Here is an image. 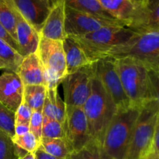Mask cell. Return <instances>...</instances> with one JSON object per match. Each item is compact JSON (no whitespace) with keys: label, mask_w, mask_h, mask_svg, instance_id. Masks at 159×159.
Segmentation results:
<instances>
[{"label":"cell","mask_w":159,"mask_h":159,"mask_svg":"<svg viewBox=\"0 0 159 159\" xmlns=\"http://www.w3.org/2000/svg\"><path fill=\"white\" fill-rule=\"evenodd\" d=\"M82 108L88 121L92 140L102 145L106 130L117 108L102 85L96 71L91 93Z\"/></svg>","instance_id":"cell-1"},{"label":"cell","mask_w":159,"mask_h":159,"mask_svg":"<svg viewBox=\"0 0 159 159\" xmlns=\"http://www.w3.org/2000/svg\"><path fill=\"white\" fill-rule=\"evenodd\" d=\"M131 57L148 66L159 65V30L140 29L128 40L99 55V58Z\"/></svg>","instance_id":"cell-2"},{"label":"cell","mask_w":159,"mask_h":159,"mask_svg":"<svg viewBox=\"0 0 159 159\" xmlns=\"http://www.w3.org/2000/svg\"><path fill=\"white\" fill-rule=\"evenodd\" d=\"M141 107L130 105L118 109L110 121L102 141V147L113 159H126L134 127Z\"/></svg>","instance_id":"cell-3"},{"label":"cell","mask_w":159,"mask_h":159,"mask_svg":"<svg viewBox=\"0 0 159 159\" xmlns=\"http://www.w3.org/2000/svg\"><path fill=\"white\" fill-rule=\"evenodd\" d=\"M114 60L123 87L130 104L141 107L145 102L152 99L147 65L131 57Z\"/></svg>","instance_id":"cell-4"},{"label":"cell","mask_w":159,"mask_h":159,"mask_svg":"<svg viewBox=\"0 0 159 159\" xmlns=\"http://www.w3.org/2000/svg\"><path fill=\"white\" fill-rule=\"evenodd\" d=\"M158 115L159 104L155 99L141 106L126 159H144L152 152Z\"/></svg>","instance_id":"cell-5"},{"label":"cell","mask_w":159,"mask_h":159,"mask_svg":"<svg viewBox=\"0 0 159 159\" xmlns=\"http://www.w3.org/2000/svg\"><path fill=\"white\" fill-rule=\"evenodd\" d=\"M134 33L135 30L126 26H108L86 35L72 37L79 42L89 57L95 62L101 54L125 43Z\"/></svg>","instance_id":"cell-6"},{"label":"cell","mask_w":159,"mask_h":159,"mask_svg":"<svg viewBox=\"0 0 159 159\" xmlns=\"http://www.w3.org/2000/svg\"><path fill=\"white\" fill-rule=\"evenodd\" d=\"M37 54L44 69L47 88L58 87L67 75V66L62 41L40 37Z\"/></svg>","instance_id":"cell-7"},{"label":"cell","mask_w":159,"mask_h":159,"mask_svg":"<svg viewBox=\"0 0 159 159\" xmlns=\"http://www.w3.org/2000/svg\"><path fill=\"white\" fill-rule=\"evenodd\" d=\"M95 75L94 63L68 74L61 84L64 101L67 106L82 107L88 99L92 90Z\"/></svg>","instance_id":"cell-8"},{"label":"cell","mask_w":159,"mask_h":159,"mask_svg":"<svg viewBox=\"0 0 159 159\" xmlns=\"http://www.w3.org/2000/svg\"><path fill=\"white\" fill-rule=\"evenodd\" d=\"M108 26H126L119 20H111L93 14L81 12L65 5V32L67 36L80 37Z\"/></svg>","instance_id":"cell-9"},{"label":"cell","mask_w":159,"mask_h":159,"mask_svg":"<svg viewBox=\"0 0 159 159\" xmlns=\"http://www.w3.org/2000/svg\"><path fill=\"white\" fill-rule=\"evenodd\" d=\"M94 67L96 75L117 110L131 105L123 87L114 59L110 57L99 58L94 62Z\"/></svg>","instance_id":"cell-10"},{"label":"cell","mask_w":159,"mask_h":159,"mask_svg":"<svg viewBox=\"0 0 159 159\" xmlns=\"http://www.w3.org/2000/svg\"><path fill=\"white\" fill-rule=\"evenodd\" d=\"M64 127L65 139L72 152L82 148L93 141L82 107L66 105V116Z\"/></svg>","instance_id":"cell-11"},{"label":"cell","mask_w":159,"mask_h":159,"mask_svg":"<svg viewBox=\"0 0 159 159\" xmlns=\"http://www.w3.org/2000/svg\"><path fill=\"white\" fill-rule=\"evenodd\" d=\"M101 6L114 18L133 30L143 29L145 23L144 5L131 0H98Z\"/></svg>","instance_id":"cell-12"},{"label":"cell","mask_w":159,"mask_h":159,"mask_svg":"<svg viewBox=\"0 0 159 159\" xmlns=\"http://www.w3.org/2000/svg\"><path fill=\"white\" fill-rule=\"evenodd\" d=\"M23 83L16 73L6 71L0 75L1 103L16 113L23 102Z\"/></svg>","instance_id":"cell-13"},{"label":"cell","mask_w":159,"mask_h":159,"mask_svg":"<svg viewBox=\"0 0 159 159\" xmlns=\"http://www.w3.org/2000/svg\"><path fill=\"white\" fill-rule=\"evenodd\" d=\"M12 2L15 9L40 34L52 6L44 0H12Z\"/></svg>","instance_id":"cell-14"},{"label":"cell","mask_w":159,"mask_h":159,"mask_svg":"<svg viewBox=\"0 0 159 159\" xmlns=\"http://www.w3.org/2000/svg\"><path fill=\"white\" fill-rule=\"evenodd\" d=\"M65 23V3L63 0H57L51 6L40 36L43 38L62 41L67 37Z\"/></svg>","instance_id":"cell-15"},{"label":"cell","mask_w":159,"mask_h":159,"mask_svg":"<svg viewBox=\"0 0 159 159\" xmlns=\"http://www.w3.org/2000/svg\"><path fill=\"white\" fill-rule=\"evenodd\" d=\"M16 41L23 57L36 53L40 43V34L15 9Z\"/></svg>","instance_id":"cell-16"},{"label":"cell","mask_w":159,"mask_h":159,"mask_svg":"<svg viewBox=\"0 0 159 159\" xmlns=\"http://www.w3.org/2000/svg\"><path fill=\"white\" fill-rule=\"evenodd\" d=\"M23 86L43 85L47 86L44 69L37 52L23 57L17 71Z\"/></svg>","instance_id":"cell-17"},{"label":"cell","mask_w":159,"mask_h":159,"mask_svg":"<svg viewBox=\"0 0 159 159\" xmlns=\"http://www.w3.org/2000/svg\"><path fill=\"white\" fill-rule=\"evenodd\" d=\"M62 45L66 61L67 75L94 63L74 37L67 36L62 40Z\"/></svg>","instance_id":"cell-18"},{"label":"cell","mask_w":159,"mask_h":159,"mask_svg":"<svg viewBox=\"0 0 159 159\" xmlns=\"http://www.w3.org/2000/svg\"><path fill=\"white\" fill-rule=\"evenodd\" d=\"M42 113L44 117L48 119L54 120L63 124L65 123L66 116V104L61 98L57 87L48 89L47 90Z\"/></svg>","instance_id":"cell-19"},{"label":"cell","mask_w":159,"mask_h":159,"mask_svg":"<svg viewBox=\"0 0 159 159\" xmlns=\"http://www.w3.org/2000/svg\"><path fill=\"white\" fill-rule=\"evenodd\" d=\"M67 6L75 10L93 14L111 20H118L109 13L98 0H63ZM120 21V20H119Z\"/></svg>","instance_id":"cell-20"},{"label":"cell","mask_w":159,"mask_h":159,"mask_svg":"<svg viewBox=\"0 0 159 159\" xmlns=\"http://www.w3.org/2000/svg\"><path fill=\"white\" fill-rule=\"evenodd\" d=\"M20 55L9 43L0 39V66L1 69L17 73L18 68L23 61Z\"/></svg>","instance_id":"cell-21"},{"label":"cell","mask_w":159,"mask_h":159,"mask_svg":"<svg viewBox=\"0 0 159 159\" xmlns=\"http://www.w3.org/2000/svg\"><path fill=\"white\" fill-rule=\"evenodd\" d=\"M46 85H35L23 86V102L33 111L42 110L47 95Z\"/></svg>","instance_id":"cell-22"},{"label":"cell","mask_w":159,"mask_h":159,"mask_svg":"<svg viewBox=\"0 0 159 159\" xmlns=\"http://www.w3.org/2000/svg\"><path fill=\"white\" fill-rule=\"evenodd\" d=\"M40 148L45 152L58 159H66L72 152L65 138H42Z\"/></svg>","instance_id":"cell-23"},{"label":"cell","mask_w":159,"mask_h":159,"mask_svg":"<svg viewBox=\"0 0 159 159\" xmlns=\"http://www.w3.org/2000/svg\"><path fill=\"white\" fill-rule=\"evenodd\" d=\"M66 159H113L97 141H91L79 150L71 152Z\"/></svg>","instance_id":"cell-24"},{"label":"cell","mask_w":159,"mask_h":159,"mask_svg":"<svg viewBox=\"0 0 159 159\" xmlns=\"http://www.w3.org/2000/svg\"><path fill=\"white\" fill-rule=\"evenodd\" d=\"M0 23L6 30L16 40V16L12 2L0 0Z\"/></svg>","instance_id":"cell-25"},{"label":"cell","mask_w":159,"mask_h":159,"mask_svg":"<svg viewBox=\"0 0 159 159\" xmlns=\"http://www.w3.org/2000/svg\"><path fill=\"white\" fill-rule=\"evenodd\" d=\"M145 23L143 29L159 30V0H145Z\"/></svg>","instance_id":"cell-26"},{"label":"cell","mask_w":159,"mask_h":159,"mask_svg":"<svg viewBox=\"0 0 159 159\" xmlns=\"http://www.w3.org/2000/svg\"><path fill=\"white\" fill-rule=\"evenodd\" d=\"M42 138H65V127L63 124L54 120L43 116L42 127Z\"/></svg>","instance_id":"cell-27"},{"label":"cell","mask_w":159,"mask_h":159,"mask_svg":"<svg viewBox=\"0 0 159 159\" xmlns=\"http://www.w3.org/2000/svg\"><path fill=\"white\" fill-rule=\"evenodd\" d=\"M12 139L14 144L29 153H35L40 146V141L30 131L23 134H15Z\"/></svg>","instance_id":"cell-28"},{"label":"cell","mask_w":159,"mask_h":159,"mask_svg":"<svg viewBox=\"0 0 159 159\" xmlns=\"http://www.w3.org/2000/svg\"><path fill=\"white\" fill-rule=\"evenodd\" d=\"M0 130L13 138L15 135V112L0 102Z\"/></svg>","instance_id":"cell-29"},{"label":"cell","mask_w":159,"mask_h":159,"mask_svg":"<svg viewBox=\"0 0 159 159\" xmlns=\"http://www.w3.org/2000/svg\"><path fill=\"white\" fill-rule=\"evenodd\" d=\"M0 159H18L11 137L0 130Z\"/></svg>","instance_id":"cell-30"},{"label":"cell","mask_w":159,"mask_h":159,"mask_svg":"<svg viewBox=\"0 0 159 159\" xmlns=\"http://www.w3.org/2000/svg\"><path fill=\"white\" fill-rule=\"evenodd\" d=\"M148 68L152 99L156 100L159 104V65L148 66Z\"/></svg>","instance_id":"cell-31"},{"label":"cell","mask_w":159,"mask_h":159,"mask_svg":"<svg viewBox=\"0 0 159 159\" xmlns=\"http://www.w3.org/2000/svg\"><path fill=\"white\" fill-rule=\"evenodd\" d=\"M43 116L42 110H35L33 112L30 121V131L36 137L37 140L41 141L42 127H43Z\"/></svg>","instance_id":"cell-32"},{"label":"cell","mask_w":159,"mask_h":159,"mask_svg":"<svg viewBox=\"0 0 159 159\" xmlns=\"http://www.w3.org/2000/svg\"><path fill=\"white\" fill-rule=\"evenodd\" d=\"M33 112L34 111L26 103L22 102L21 105L15 113V126L22 125L29 127Z\"/></svg>","instance_id":"cell-33"},{"label":"cell","mask_w":159,"mask_h":159,"mask_svg":"<svg viewBox=\"0 0 159 159\" xmlns=\"http://www.w3.org/2000/svg\"><path fill=\"white\" fill-rule=\"evenodd\" d=\"M0 39L9 43L13 49H15L21 55V51H20V48L17 41L9 34V33L6 30V28L2 25L1 23H0Z\"/></svg>","instance_id":"cell-34"},{"label":"cell","mask_w":159,"mask_h":159,"mask_svg":"<svg viewBox=\"0 0 159 159\" xmlns=\"http://www.w3.org/2000/svg\"><path fill=\"white\" fill-rule=\"evenodd\" d=\"M152 151L155 152H159V115L158 120H157L156 127H155V136H154L153 145H152Z\"/></svg>","instance_id":"cell-35"},{"label":"cell","mask_w":159,"mask_h":159,"mask_svg":"<svg viewBox=\"0 0 159 159\" xmlns=\"http://www.w3.org/2000/svg\"><path fill=\"white\" fill-rule=\"evenodd\" d=\"M35 155L37 159H58L55 158V157L52 156V155H49V154H48L47 152H45L44 151L40 148V146L35 152Z\"/></svg>","instance_id":"cell-36"},{"label":"cell","mask_w":159,"mask_h":159,"mask_svg":"<svg viewBox=\"0 0 159 159\" xmlns=\"http://www.w3.org/2000/svg\"><path fill=\"white\" fill-rule=\"evenodd\" d=\"M144 159H159V152H155L152 151Z\"/></svg>","instance_id":"cell-37"},{"label":"cell","mask_w":159,"mask_h":159,"mask_svg":"<svg viewBox=\"0 0 159 159\" xmlns=\"http://www.w3.org/2000/svg\"><path fill=\"white\" fill-rule=\"evenodd\" d=\"M19 159H37L35 153H27L25 156L20 158Z\"/></svg>","instance_id":"cell-38"},{"label":"cell","mask_w":159,"mask_h":159,"mask_svg":"<svg viewBox=\"0 0 159 159\" xmlns=\"http://www.w3.org/2000/svg\"><path fill=\"white\" fill-rule=\"evenodd\" d=\"M131 1L137 3V4L141 5V6H143V5L144 4V2H145V0H131Z\"/></svg>","instance_id":"cell-39"},{"label":"cell","mask_w":159,"mask_h":159,"mask_svg":"<svg viewBox=\"0 0 159 159\" xmlns=\"http://www.w3.org/2000/svg\"><path fill=\"white\" fill-rule=\"evenodd\" d=\"M44 1H46V2H48V3H50V4L51 5V6H52L53 4H54V2H55L56 1H57V0H44Z\"/></svg>","instance_id":"cell-40"},{"label":"cell","mask_w":159,"mask_h":159,"mask_svg":"<svg viewBox=\"0 0 159 159\" xmlns=\"http://www.w3.org/2000/svg\"><path fill=\"white\" fill-rule=\"evenodd\" d=\"M6 1H7V2H10L11 0H6Z\"/></svg>","instance_id":"cell-41"},{"label":"cell","mask_w":159,"mask_h":159,"mask_svg":"<svg viewBox=\"0 0 159 159\" xmlns=\"http://www.w3.org/2000/svg\"><path fill=\"white\" fill-rule=\"evenodd\" d=\"M0 69H1V66H0Z\"/></svg>","instance_id":"cell-42"},{"label":"cell","mask_w":159,"mask_h":159,"mask_svg":"<svg viewBox=\"0 0 159 159\" xmlns=\"http://www.w3.org/2000/svg\"></svg>","instance_id":"cell-43"}]
</instances>
